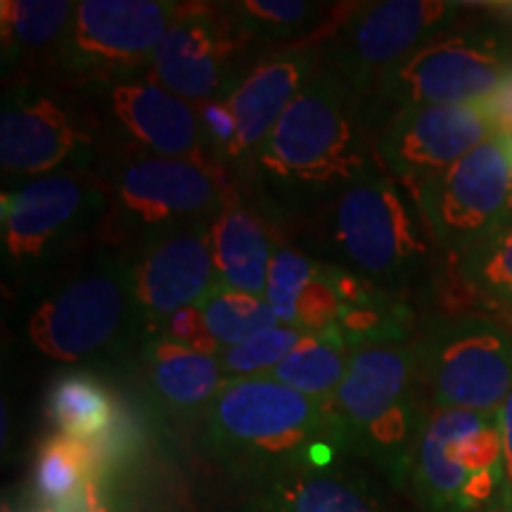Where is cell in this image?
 <instances>
[{
  "label": "cell",
  "instance_id": "cell-1",
  "mask_svg": "<svg viewBox=\"0 0 512 512\" xmlns=\"http://www.w3.org/2000/svg\"><path fill=\"white\" fill-rule=\"evenodd\" d=\"M368 98L320 64L252 159L261 188L285 207L332 200L377 166L368 145Z\"/></svg>",
  "mask_w": 512,
  "mask_h": 512
},
{
  "label": "cell",
  "instance_id": "cell-2",
  "mask_svg": "<svg viewBox=\"0 0 512 512\" xmlns=\"http://www.w3.org/2000/svg\"><path fill=\"white\" fill-rule=\"evenodd\" d=\"M202 420L211 453L238 479L342 451L330 401L271 375L226 380Z\"/></svg>",
  "mask_w": 512,
  "mask_h": 512
},
{
  "label": "cell",
  "instance_id": "cell-3",
  "mask_svg": "<svg viewBox=\"0 0 512 512\" xmlns=\"http://www.w3.org/2000/svg\"><path fill=\"white\" fill-rule=\"evenodd\" d=\"M422 396L415 347L356 349L330 399L342 451L373 463L394 486L406 484L427 418Z\"/></svg>",
  "mask_w": 512,
  "mask_h": 512
},
{
  "label": "cell",
  "instance_id": "cell-4",
  "mask_svg": "<svg viewBox=\"0 0 512 512\" xmlns=\"http://www.w3.org/2000/svg\"><path fill=\"white\" fill-rule=\"evenodd\" d=\"M143 332L128 254L98 249L43 292L27 320L29 342L48 358L81 363L126 349Z\"/></svg>",
  "mask_w": 512,
  "mask_h": 512
},
{
  "label": "cell",
  "instance_id": "cell-5",
  "mask_svg": "<svg viewBox=\"0 0 512 512\" xmlns=\"http://www.w3.org/2000/svg\"><path fill=\"white\" fill-rule=\"evenodd\" d=\"M418 202L380 166L335 195L325 209V233L339 264L382 290L422 278L430 261Z\"/></svg>",
  "mask_w": 512,
  "mask_h": 512
},
{
  "label": "cell",
  "instance_id": "cell-6",
  "mask_svg": "<svg viewBox=\"0 0 512 512\" xmlns=\"http://www.w3.org/2000/svg\"><path fill=\"white\" fill-rule=\"evenodd\" d=\"M110 219V188L88 171H62L3 192V259L31 271L67 254Z\"/></svg>",
  "mask_w": 512,
  "mask_h": 512
},
{
  "label": "cell",
  "instance_id": "cell-7",
  "mask_svg": "<svg viewBox=\"0 0 512 512\" xmlns=\"http://www.w3.org/2000/svg\"><path fill=\"white\" fill-rule=\"evenodd\" d=\"M181 8L171 0H79L53 72L83 86L147 79Z\"/></svg>",
  "mask_w": 512,
  "mask_h": 512
},
{
  "label": "cell",
  "instance_id": "cell-8",
  "mask_svg": "<svg viewBox=\"0 0 512 512\" xmlns=\"http://www.w3.org/2000/svg\"><path fill=\"white\" fill-rule=\"evenodd\" d=\"M512 74V36L498 29L446 31L377 81L380 105H484Z\"/></svg>",
  "mask_w": 512,
  "mask_h": 512
},
{
  "label": "cell",
  "instance_id": "cell-9",
  "mask_svg": "<svg viewBox=\"0 0 512 512\" xmlns=\"http://www.w3.org/2000/svg\"><path fill=\"white\" fill-rule=\"evenodd\" d=\"M432 408L496 415L512 392V330L484 316L441 320L415 344Z\"/></svg>",
  "mask_w": 512,
  "mask_h": 512
},
{
  "label": "cell",
  "instance_id": "cell-10",
  "mask_svg": "<svg viewBox=\"0 0 512 512\" xmlns=\"http://www.w3.org/2000/svg\"><path fill=\"white\" fill-rule=\"evenodd\" d=\"M110 228L143 235L188 223L214 221L233 200L226 171L188 159L126 155L107 178Z\"/></svg>",
  "mask_w": 512,
  "mask_h": 512
},
{
  "label": "cell",
  "instance_id": "cell-11",
  "mask_svg": "<svg viewBox=\"0 0 512 512\" xmlns=\"http://www.w3.org/2000/svg\"><path fill=\"white\" fill-rule=\"evenodd\" d=\"M95 128L91 107L83 110L41 83H15L0 110L3 176L22 185L62 171H86L98 150Z\"/></svg>",
  "mask_w": 512,
  "mask_h": 512
},
{
  "label": "cell",
  "instance_id": "cell-12",
  "mask_svg": "<svg viewBox=\"0 0 512 512\" xmlns=\"http://www.w3.org/2000/svg\"><path fill=\"white\" fill-rule=\"evenodd\" d=\"M460 3L382 0L349 5L323 46V64L335 69L370 100L377 81L422 46L446 34Z\"/></svg>",
  "mask_w": 512,
  "mask_h": 512
},
{
  "label": "cell",
  "instance_id": "cell-13",
  "mask_svg": "<svg viewBox=\"0 0 512 512\" xmlns=\"http://www.w3.org/2000/svg\"><path fill=\"white\" fill-rule=\"evenodd\" d=\"M512 155L508 138L491 136L444 174L413 190V200L437 245L465 256L505 228Z\"/></svg>",
  "mask_w": 512,
  "mask_h": 512
},
{
  "label": "cell",
  "instance_id": "cell-14",
  "mask_svg": "<svg viewBox=\"0 0 512 512\" xmlns=\"http://www.w3.org/2000/svg\"><path fill=\"white\" fill-rule=\"evenodd\" d=\"M249 38L221 5H185L152 57L147 79L178 98L204 105L228 100L252 67L242 53Z\"/></svg>",
  "mask_w": 512,
  "mask_h": 512
},
{
  "label": "cell",
  "instance_id": "cell-15",
  "mask_svg": "<svg viewBox=\"0 0 512 512\" xmlns=\"http://www.w3.org/2000/svg\"><path fill=\"white\" fill-rule=\"evenodd\" d=\"M95 124L119 143L124 155L188 159L223 169L211 150L200 107L150 79L95 86Z\"/></svg>",
  "mask_w": 512,
  "mask_h": 512
},
{
  "label": "cell",
  "instance_id": "cell-16",
  "mask_svg": "<svg viewBox=\"0 0 512 512\" xmlns=\"http://www.w3.org/2000/svg\"><path fill=\"white\" fill-rule=\"evenodd\" d=\"M128 261L133 297L147 337L162 335L176 313L200 302L219 283L211 252V221L143 235Z\"/></svg>",
  "mask_w": 512,
  "mask_h": 512
},
{
  "label": "cell",
  "instance_id": "cell-17",
  "mask_svg": "<svg viewBox=\"0 0 512 512\" xmlns=\"http://www.w3.org/2000/svg\"><path fill=\"white\" fill-rule=\"evenodd\" d=\"M496 136L482 105L403 107L377 133L380 166L411 192Z\"/></svg>",
  "mask_w": 512,
  "mask_h": 512
},
{
  "label": "cell",
  "instance_id": "cell-18",
  "mask_svg": "<svg viewBox=\"0 0 512 512\" xmlns=\"http://www.w3.org/2000/svg\"><path fill=\"white\" fill-rule=\"evenodd\" d=\"M238 482L233 512H392L361 470L332 458L275 467Z\"/></svg>",
  "mask_w": 512,
  "mask_h": 512
},
{
  "label": "cell",
  "instance_id": "cell-19",
  "mask_svg": "<svg viewBox=\"0 0 512 512\" xmlns=\"http://www.w3.org/2000/svg\"><path fill=\"white\" fill-rule=\"evenodd\" d=\"M320 64H323L320 43H302V46L275 50L249 69L228 100H223L238 128L230 162L252 164L275 124L313 79Z\"/></svg>",
  "mask_w": 512,
  "mask_h": 512
},
{
  "label": "cell",
  "instance_id": "cell-20",
  "mask_svg": "<svg viewBox=\"0 0 512 512\" xmlns=\"http://www.w3.org/2000/svg\"><path fill=\"white\" fill-rule=\"evenodd\" d=\"M456 408H430L411 467V486L427 512H479L501 501L503 470L472 475L453 458Z\"/></svg>",
  "mask_w": 512,
  "mask_h": 512
},
{
  "label": "cell",
  "instance_id": "cell-21",
  "mask_svg": "<svg viewBox=\"0 0 512 512\" xmlns=\"http://www.w3.org/2000/svg\"><path fill=\"white\" fill-rule=\"evenodd\" d=\"M140 358L147 394L171 418H204L226 382L219 356L185 347L166 335L147 337Z\"/></svg>",
  "mask_w": 512,
  "mask_h": 512
},
{
  "label": "cell",
  "instance_id": "cell-22",
  "mask_svg": "<svg viewBox=\"0 0 512 512\" xmlns=\"http://www.w3.org/2000/svg\"><path fill=\"white\" fill-rule=\"evenodd\" d=\"M264 299L280 325L304 335L332 330L339 316L337 264L311 259L294 247H275Z\"/></svg>",
  "mask_w": 512,
  "mask_h": 512
},
{
  "label": "cell",
  "instance_id": "cell-23",
  "mask_svg": "<svg viewBox=\"0 0 512 512\" xmlns=\"http://www.w3.org/2000/svg\"><path fill=\"white\" fill-rule=\"evenodd\" d=\"M273 325H278V318L264 297L216 283L200 302L176 313L162 335L204 354L221 356L242 339Z\"/></svg>",
  "mask_w": 512,
  "mask_h": 512
},
{
  "label": "cell",
  "instance_id": "cell-24",
  "mask_svg": "<svg viewBox=\"0 0 512 512\" xmlns=\"http://www.w3.org/2000/svg\"><path fill=\"white\" fill-rule=\"evenodd\" d=\"M211 252L219 283L264 297L275 245L264 219L238 195L211 221Z\"/></svg>",
  "mask_w": 512,
  "mask_h": 512
},
{
  "label": "cell",
  "instance_id": "cell-25",
  "mask_svg": "<svg viewBox=\"0 0 512 512\" xmlns=\"http://www.w3.org/2000/svg\"><path fill=\"white\" fill-rule=\"evenodd\" d=\"M339 316L335 330L351 351L373 344H406L413 313L396 294L337 266Z\"/></svg>",
  "mask_w": 512,
  "mask_h": 512
},
{
  "label": "cell",
  "instance_id": "cell-26",
  "mask_svg": "<svg viewBox=\"0 0 512 512\" xmlns=\"http://www.w3.org/2000/svg\"><path fill=\"white\" fill-rule=\"evenodd\" d=\"M76 3L72 0H3L0 3V34H3V67H36L48 64L53 69Z\"/></svg>",
  "mask_w": 512,
  "mask_h": 512
},
{
  "label": "cell",
  "instance_id": "cell-27",
  "mask_svg": "<svg viewBox=\"0 0 512 512\" xmlns=\"http://www.w3.org/2000/svg\"><path fill=\"white\" fill-rule=\"evenodd\" d=\"M235 27L256 43H318L316 36L330 38L335 5L306 0H238L223 3Z\"/></svg>",
  "mask_w": 512,
  "mask_h": 512
},
{
  "label": "cell",
  "instance_id": "cell-28",
  "mask_svg": "<svg viewBox=\"0 0 512 512\" xmlns=\"http://www.w3.org/2000/svg\"><path fill=\"white\" fill-rule=\"evenodd\" d=\"M48 415L64 437L93 446L112 430L117 406L110 389L88 373L64 375L48 394Z\"/></svg>",
  "mask_w": 512,
  "mask_h": 512
},
{
  "label": "cell",
  "instance_id": "cell-29",
  "mask_svg": "<svg viewBox=\"0 0 512 512\" xmlns=\"http://www.w3.org/2000/svg\"><path fill=\"white\" fill-rule=\"evenodd\" d=\"M351 351L335 330L304 335L271 377L311 399L330 401L347 375Z\"/></svg>",
  "mask_w": 512,
  "mask_h": 512
},
{
  "label": "cell",
  "instance_id": "cell-30",
  "mask_svg": "<svg viewBox=\"0 0 512 512\" xmlns=\"http://www.w3.org/2000/svg\"><path fill=\"white\" fill-rule=\"evenodd\" d=\"M95 470V453L88 444L55 434L38 453L34 489L43 508L60 510L64 505L88 501Z\"/></svg>",
  "mask_w": 512,
  "mask_h": 512
},
{
  "label": "cell",
  "instance_id": "cell-31",
  "mask_svg": "<svg viewBox=\"0 0 512 512\" xmlns=\"http://www.w3.org/2000/svg\"><path fill=\"white\" fill-rule=\"evenodd\" d=\"M302 339V330L280 323L256 332V335L242 339L240 344L226 349L219 356L223 377L240 380V377L271 375Z\"/></svg>",
  "mask_w": 512,
  "mask_h": 512
},
{
  "label": "cell",
  "instance_id": "cell-32",
  "mask_svg": "<svg viewBox=\"0 0 512 512\" xmlns=\"http://www.w3.org/2000/svg\"><path fill=\"white\" fill-rule=\"evenodd\" d=\"M458 268L475 290L512 309V226L460 256Z\"/></svg>",
  "mask_w": 512,
  "mask_h": 512
},
{
  "label": "cell",
  "instance_id": "cell-33",
  "mask_svg": "<svg viewBox=\"0 0 512 512\" xmlns=\"http://www.w3.org/2000/svg\"><path fill=\"white\" fill-rule=\"evenodd\" d=\"M197 107H200L204 128H207V136H209L211 150H214L216 162L226 166L230 162V157H233L235 133H238L233 114H230L228 105L223 100L204 102V105H197Z\"/></svg>",
  "mask_w": 512,
  "mask_h": 512
},
{
  "label": "cell",
  "instance_id": "cell-34",
  "mask_svg": "<svg viewBox=\"0 0 512 512\" xmlns=\"http://www.w3.org/2000/svg\"><path fill=\"white\" fill-rule=\"evenodd\" d=\"M496 425L501 432V446H503V491L498 505L505 512H512V392L503 406L496 413Z\"/></svg>",
  "mask_w": 512,
  "mask_h": 512
},
{
  "label": "cell",
  "instance_id": "cell-35",
  "mask_svg": "<svg viewBox=\"0 0 512 512\" xmlns=\"http://www.w3.org/2000/svg\"><path fill=\"white\" fill-rule=\"evenodd\" d=\"M486 117L491 119L496 136L512 138V74L505 79V83L498 88L491 100L484 102Z\"/></svg>",
  "mask_w": 512,
  "mask_h": 512
},
{
  "label": "cell",
  "instance_id": "cell-36",
  "mask_svg": "<svg viewBox=\"0 0 512 512\" xmlns=\"http://www.w3.org/2000/svg\"><path fill=\"white\" fill-rule=\"evenodd\" d=\"M86 512H112L110 503L105 501V496L100 494V489L95 484L91 486V494H88V508H86Z\"/></svg>",
  "mask_w": 512,
  "mask_h": 512
},
{
  "label": "cell",
  "instance_id": "cell-37",
  "mask_svg": "<svg viewBox=\"0 0 512 512\" xmlns=\"http://www.w3.org/2000/svg\"><path fill=\"white\" fill-rule=\"evenodd\" d=\"M510 155H512V138H508ZM505 226H512V176H510V204H508V216H505Z\"/></svg>",
  "mask_w": 512,
  "mask_h": 512
},
{
  "label": "cell",
  "instance_id": "cell-38",
  "mask_svg": "<svg viewBox=\"0 0 512 512\" xmlns=\"http://www.w3.org/2000/svg\"><path fill=\"white\" fill-rule=\"evenodd\" d=\"M498 8V12H501V15L505 17V19H510L512 22V3H503V5H496Z\"/></svg>",
  "mask_w": 512,
  "mask_h": 512
},
{
  "label": "cell",
  "instance_id": "cell-39",
  "mask_svg": "<svg viewBox=\"0 0 512 512\" xmlns=\"http://www.w3.org/2000/svg\"><path fill=\"white\" fill-rule=\"evenodd\" d=\"M36 512H60V510H55V508H38Z\"/></svg>",
  "mask_w": 512,
  "mask_h": 512
},
{
  "label": "cell",
  "instance_id": "cell-40",
  "mask_svg": "<svg viewBox=\"0 0 512 512\" xmlns=\"http://www.w3.org/2000/svg\"><path fill=\"white\" fill-rule=\"evenodd\" d=\"M491 512H505V510L501 508V505H498V508H494V510H491Z\"/></svg>",
  "mask_w": 512,
  "mask_h": 512
}]
</instances>
